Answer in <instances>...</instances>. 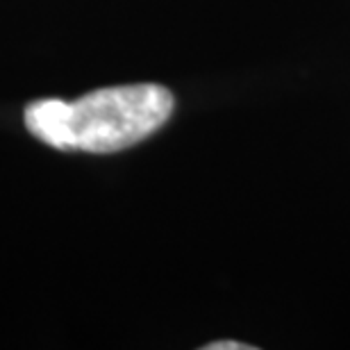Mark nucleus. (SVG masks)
Wrapping results in <instances>:
<instances>
[{"label":"nucleus","instance_id":"f03ea898","mask_svg":"<svg viewBox=\"0 0 350 350\" xmlns=\"http://www.w3.org/2000/svg\"><path fill=\"white\" fill-rule=\"evenodd\" d=\"M25 128L32 137L57 150H71L68 142V103L59 98H44L25 107Z\"/></svg>","mask_w":350,"mask_h":350},{"label":"nucleus","instance_id":"f257e3e1","mask_svg":"<svg viewBox=\"0 0 350 350\" xmlns=\"http://www.w3.org/2000/svg\"><path fill=\"white\" fill-rule=\"evenodd\" d=\"M173 96L162 85L105 87L68 103L71 150L118 152L169 121Z\"/></svg>","mask_w":350,"mask_h":350},{"label":"nucleus","instance_id":"7ed1b4c3","mask_svg":"<svg viewBox=\"0 0 350 350\" xmlns=\"http://www.w3.org/2000/svg\"><path fill=\"white\" fill-rule=\"evenodd\" d=\"M207 350H253V346H246L241 341H216V344L205 346Z\"/></svg>","mask_w":350,"mask_h":350}]
</instances>
